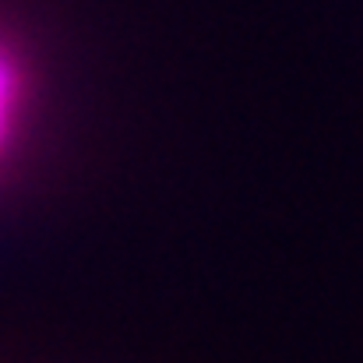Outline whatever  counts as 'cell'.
<instances>
[{
	"label": "cell",
	"instance_id": "1",
	"mask_svg": "<svg viewBox=\"0 0 363 363\" xmlns=\"http://www.w3.org/2000/svg\"><path fill=\"white\" fill-rule=\"evenodd\" d=\"M14 117H18V74L0 57V148H4L11 127H14Z\"/></svg>",
	"mask_w": 363,
	"mask_h": 363
}]
</instances>
